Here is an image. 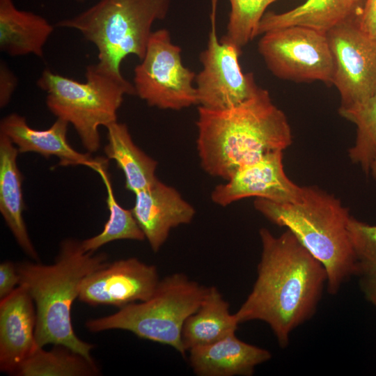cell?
<instances>
[{"mask_svg": "<svg viewBox=\"0 0 376 376\" xmlns=\"http://www.w3.org/2000/svg\"><path fill=\"white\" fill-rule=\"evenodd\" d=\"M106 128L104 152L123 171L125 189L135 194L151 187L158 180L155 175L157 162L134 143L125 124L116 121Z\"/></svg>", "mask_w": 376, "mask_h": 376, "instance_id": "7402d4cb", "label": "cell"}, {"mask_svg": "<svg viewBox=\"0 0 376 376\" xmlns=\"http://www.w3.org/2000/svg\"><path fill=\"white\" fill-rule=\"evenodd\" d=\"M359 286L366 299L376 308V270L360 276Z\"/></svg>", "mask_w": 376, "mask_h": 376, "instance_id": "4dcf8cb0", "label": "cell"}, {"mask_svg": "<svg viewBox=\"0 0 376 376\" xmlns=\"http://www.w3.org/2000/svg\"><path fill=\"white\" fill-rule=\"evenodd\" d=\"M16 75L4 61L0 63V107H5L10 102L17 86Z\"/></svg>", "mask_w": 376, "mask_h": 376, "instance_id": "f546056e", "label": "cell"}, {"mask_svg": "<svg viewBox=\"0 0 376 376\" xmlns=\"http://www.w3.org/2000/svg\"><path fill=\"white\" fill-rule=\"evenodd\" d=\"M347 230L356 260L357 276L376 270V226L369 225L351 216Z\"/></svg>", "mask_w": 376, "mask_h": 376, "instance_id": "4316f807", "label": "cell"}, {"mask_svg": "<svg viewBox=\"0 0 376 376\" xmlns=\"http://www.w3.org/2000/svg\"><path fill=\"white\" fill-rule=\"evenodd\" d=\"M131 211L154 252L161 249L172 228L189 224L196 214L177 189L159 180L135 194Z\"/></svg>", "mask_w": 376, "mask_h": 376, "instance_id": "9a60e30c", "label": "cell"}, {"mask_svg": "<svg viewBox=\"0 0 376 376\" xmlns=\"http://www.w3.org/2000/svg\"><path fill=\"white\" fill-rule=\"evenodd\" d=\"M189 352V364L198 376H251L272 358L269 350L241 340L235 333Z\"/></svg>", "mask_w": 376, "mask_h": 376, "instance_id": "e0dca14e", "label": "cell"}, {"mask_svg": "<svg viewBox=\"0 0 376 376\" xmlns=\"http://www.w3.org/2000/svg\"><path fill=\"white\" fill-rule=\"evenodd\" d=\"M85 81L45 70L36 84L47 94L48 109L71 124L89 153L100 146L99 127L117 121V112L126 95H135L134 85L97 63L87 66Z\"/></svg>", "mask_w": 376, "mask_h": 376, "instance_id": "8992f818", "label": "cell"}, {"mask_svg": "<svg viewBox=\"0 0 376 376\" xmlns=\"http://www.w3.org/2000/svg\"><path fill=\"white\" fill-rule=\"evenodd\" d=\"M19 285L16 263L5 260L0 264V299L10 295Z\"/></svg>", "mask_w": 376, "mask_h": 376, "instance_id": "f1b7e54d", "label": "cell"}, {"mask_svg": "<svg viewBox=\"0 0 376 376\" xmlns=\"http://www.w3.org/2000/svg\"><path fill=\"white\" fill-rule=\"evenodd\" d=\"M196 146L207 174L228 180L240 167L292 143L286 116L260 87L250 98L226 109L198 107Z\"/></svg>", "mask_w": 376, "mask_h": 376, "instance_id": "7a4b0ae2", "label": "cell"}, {"mask_svg": "<svg viewBox=\"0 0 376 376\" xmlns=\"http://www.w3.org/2000/svg\"><path fill=\"white\" fill-rule=\"evenodd\" d=\"M277 0H229L230 11L226 33L221 39L240 49L258 36L260 22L267 8Z\"/></svg>", "mask_w": 376, "mask_h": 376, "instance_id": "484cf974", "label": "cell"}, {"mask_svg": "<svg viewBox=\"0 0 376 376\" xmlns=\"http://www.w3.org/2000/svg\"><path fill=\"white\" fill-rule=\"evenodd\" d=\"M257 277L236 311L239 324L267 323L279 345H289L292 332L314 315L327 287L324 265L288 229L279 236L261 228Z\"/></svg>", "mask_w": 376, "mask_h": 376, "instance_id": "6da1fadb", "label": "cell"}, {"mask_svg": "<svg viewBox=\"0 0 376 376\" xmlns=\"http://www.w3.org/2000/svg\"><path fill=\"white\" fill-rule=\"evenodd\" d=\"M356 22L360 31L376 43V0H365Z\"/></svg>", "mask_w": 376, "mask_h": 376, "instance_id": "83f0119b", "label": "cell"}, {"mask_svg": "<svg viewBox=\"0 0 376 376\" xmlns=\"http://www.w3.org/2000/svg\"><path fill=\"white\" fill-rule=\"evenodd\" d=\"M108 263L107 253L86 252L81 241L68 238L61 242L51 265L16 263L19 285L26 288L35 304V336L39 347L61 345L94 360L91 354L94 345L80 339L73 329L71 308L84 279Z\"/></svg>", "mask_w": 376, "mask_h": 376, "instance_id": "3957f363", "label": "cell"}, {"mask_svg": "<svg viewBox=\"0 0 376 376\" xmlns=\"http://www.w3.org/2000/svg\"><path fill=\"white\" fill-rule=\"evenodd\" d=\"M370 173L376 181V159L373 162L370 166Z\"/></svg>", "mask_w": 376, "mask_h": 376, "instance_id": "1f68e13d", "label": "cell"}, {"mask_svg": "<svg viewBox=\"0 0 376 376\" xmlns=\"http://www.w3.org/2000/svg\"><path fill=\"white\" fill-rule=\"evenodd\" d=\"M17 148L0 133V212L22 251L35 261L39 256L23 218V176L17 166Z\"/></svg>", "mask_w": 376, "mask_h": 376, "instance_id": "d6986e66", "label": "cell"}, {"mask_svg": "<svg viewBox=\"0 0 376 376\" xmlns=\"http://www.w3.org/2000/svg\"><path fill=\"white\" fill-rule=\"evenodd\" d=\"M258 47L279 78L331 84L334 62L327 33L303 26L274 29L263 34Z\"/></svg>", "mask_w": 376, "mask_h": 376, "instance_id": "9c48e42d", "label": "cell"}, {"mask_svg": "<svg viewBox=\"0 0 376 376\" xmlns=\"http://www.w3.org/2000/svg\"><path fill=\"white\" fill-rule=\"evenodd\" d=\"M36 312L26 288L19 285L0 299V370L16 375L21 365L38 346Z\"/></svg>", "mask_w": 376, "mask_h": 376, "instance_id": "5bb4252c", "label": "cell"}, {"mask_svg": "<svg viewBox=\"0 0 376 376\" xmlns=\"http://www.w3.org/2000/svg\"><path fill=\"white\" fill-rule=\"evenodd\" d=\"M338 113L357 126L355 143L348 150V156L368 175L376 159V93L363 101L340 106Z\"/></svg>", "mask_w": 376, "mask_h": 376, "instance_id": "d4e9b609", "label": "cell"}, {"mask_svg": "<svg viewBox=\"0 0 376 376\" xmlns=\"http://www.w3.org/2000/svg\"><path fill=\"white\" fill-rule=\"evenodd\" d=\"M77 1H79V2H82L84 1V0H76Z\"/></svg>", "mask_w": 376, "mask_h": 376, "instance_id": "d6a6232c", "label": "cell"}, {"mask_svg": "<svg viewBox=\"0 0 376 376\" xmlns=\"http://www.w3.org/2000/svg\"><path fill=\"white\" fill-rule=\"evenodd\" d=\"M365 0H306L285 12L269 11L263 17L258 35L290 26H303L327 33L342 24L357 21Z\"/></svg>", "mask_w": 376, "mask_h": 376, "instance_id": "ac0fdd59", "label": "cell"}, {"mask_svg": "<svg viewBox=\"0 0 376 376\" xmlns=\"http://www.w3.org/2000/svg\"><path fill=\"white\" fill-rule=\"evenodd\" d=\"M54 26L42 16L18 9L13 0H0V49L11 56L43 57Z\"/></svg>", "mask_w": 376, "mask_h": 376, "instance_id": "ffe728a7", "label": "cell"}, {"mask_svg": "<svg viewBox=\"0 0 376 376\" xmlns=\"http://www.w3.org/2000/svg\"><path fill=\"white\" fill-rule=\"evenodd\" d=\"M68 123L57 118L47 130L30 127L26 118L16 113L7 115L0 123V133L3 134L17 148L19 153L36 152L45 158L55 156L63 166L83 165L96 170L108 165V159L93 158L90 153L75 150L67 140Z\"/></svg>", "mask_w": 376, "mask_h": 376, "instance_id": "2e32d148", "label": "cell"}, {"mask_svg": "<svg viewBox=\"0 0 376 376\" xmlns=\"http://www.w3.org/2000/svg\"><path fill=\"white\" fill-rule=\"evenodd\" d=\"M160 279L157 267L136 258L108 263L82 281L78 299L91 306L122 308L148 299Z\"/></svg>", "mask_w": 376, "mask_h": 376, "instance_id": "7c38bea8", "label": "cell"}, {"mask_svg": "<svg viewBox=\"0 0 376 376\" xmlns=\"http://www.w3.org/2000/svg\"><path fill=\"white\" fill-rule=\"evenodd\" d=\"M283 152L267 153L239 168L227 182L214 188L212 201L220 206L249 197L278 203L297 201L302 196L304 187L296 185L285 174Z\"/></svg>", "mask_w": 376, "mask_h": 376, "instance_id": "4fadbf2b", "label": "cell"}, {"mask_svg": "<svg viewBox=\"0 0 376 376\" xmlns=\"http://www.w3.org/2000/svg\"><path fill=\"white\" fill-rule=\"evenodd\" d=\"M141 63L134 68L135 95L148 105L180 110L198 104L194 72L182 61L181 49L168 30L153 31Z\"/></svg>", "mask_w": 376, "mask_h": 376, "instance_id": "ba28073f", "label": "cell"}, {"mask_svg": "<svg viewBox=\"0 0 376 376\" xmlns=\"http://www.w3.org/2000/svg\"><path fill=\"white\" fill-rule=\"evenodd\" d=\"M217 1L212 0L211 29L207 47L201 54L203 68L196 75L195 87L199 107L226 109L250 98L259 86L251 73L244 74L242 71L239 62L241 49L228 41L219 40Z\"/></svg>", "mask_w": 376, "mask_h": 376, "instance_id": "30bf717a", "label": "cell"}, {"mask_svg": "<svg viewBox=\"0 0 376 376\" xmlns=\"http://www.w3.org/2000/svg\"><path fill=\"white\" fill-rule=\"evenodd\" d=\"M238 322L215 286L207 288L198 309L185 321L181 339L185 351L211 344L235 333Z\"/></svg>", "mask_w": 376, "mask_h": 376, "instance_id": "44dd1931", "label": "cell"}, {"mask_svg": "<svg viewBox=\"0 0 376 376\" xmlns=\"http://www.w3.org/2000/svg\"><path fill=\"white\" fill-rule=\"evenodd\" d=\"M296 202L274 203L256 198L255 209L270 222L290 230L324 265L327 290L336 295L342 285L357 275L356 260L347 225L351 215L341 201L316 186L303 187Z\"/></svg>", "mask_w": 376, "mask_h": 376, "instance_id": "277c9868", "label": "cell"}, {"mask_svg": "<svg viewBox=\"0 0 376 376\" xmlns=\"http://www.w3.org/2000/svg\"><path fill=\"white\" fill-rule=\"evenodd\" d=\"M100 368L94 360L61 345L50 350L38 346L17 370V376H96Z\"/></svg>", "mask_w": 376, "mask_h": 376, "instance_id": "603a6c76", "label": "cell"}, {"mask_svg": "<svg viewBox=\"0 0 376 376\" xmlns=\"http://www.w3.org/2000/svg\"><path fill=\"white\" fill-rule=\"evenodd\" d=\"M107 167L108 166H99L95 171L101 177L106 188L109 219L99 234L81 241V246L86 252H95L101 246L116 240L142 241L146 239L131 210L123 208L117 202L107 173Z\"/></svg>", "mask_w": 376, "mask_h": 376, "instance_id": "cb8c5ba5", "label": "cell"}, {"mask_svg": "<svg viewBox=\"0 0 376 376\" xmlns=\"http://www.w3.org/2000/svg\"><path fill=\"white\" fill-rule=\"evenodd\" d=\"M207 288L182 273L160 279L152 296L135 302L111 315L86 322L91 332L111 329L129 331L136 336L169 345L185 357L182 329L186 319L199 307Z\"/></svg>", "mask_w": 376, "mask_h": 376, "instance_id": "52a82bcc", "label": "cell"}, {"mask_svg": "<svg viewBox=\"0 0 376 376\" xmlns=\"http://www.w3.org/2000/svg\"><path fill=\"white\" fill-rule=\"evenodd\" d=\"M171 0H99L57 26L79 31L97 50V65L123 77L120 65L129 55L143 58L155 22L164 19Z\"/></svg>", "mask_w": 376, "mask_h": 376, "instance_id": "5b68a950", "label": "cell"}, {"mask_svg": "<svg viewBox=\"0 0 376 376\" xmlns=\"http://www.w3.org/2000/svg\"><path fill=\"white\" fill-rule=\"evenodd\" d=\"M327 36L334 62L331 84L340 93V106L376 93V43L360 31L356 21L338 25Z\"/></svg>", "mask_w": 376, "mask_h": 376, "instance_id": "8fae6325", "label": "cell"}]
</instances>
